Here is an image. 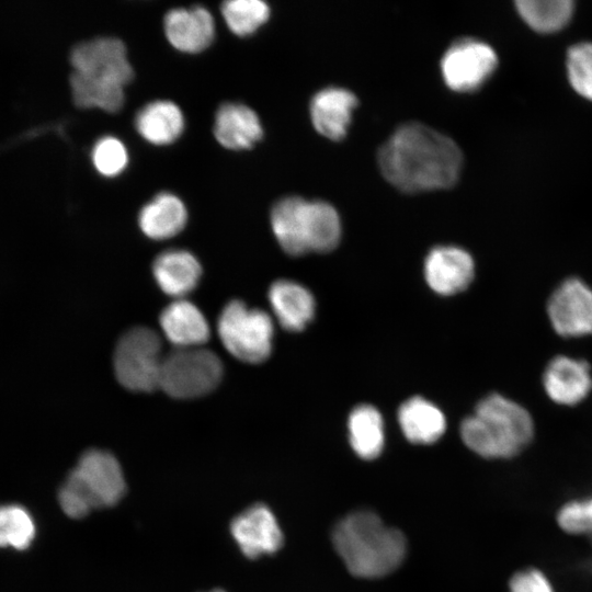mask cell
Instances as JSON below:
<instances>
[{
	"instance_id": "16",
	"label": "cell",
	"mask_w": 592,
	"mask_h": 592,
	"mask_svg": "<svg viewBox=\"0 0 592 592\" xmlns=\"http://www.w3.org/2000/svg\"><path fill=\"white\" fill-rule=\"evenodd\" d=\"M543 382L550 399L561 405L580 402L592 387L588 363L567 356H557L549 362Z\"/></svg>"
},
{
	"instance_id": "24",
	"label": "cell",
	"mask_w": 592,
	"mask_h": 592,
	"mask_svg": "<svg viewBox=\"0 0 592 592\" xmlns=\"http://www.w3.org/2000/svg\"><path fill=\"white\" fill-rule=\"evenodd\" d=\"M349 439L354 452L364 459L376 458L384 446L383 418L369 405L355 407L348 421Z\"/></svg>"
},
{
	"instance_id": "1",
	"label": "cell",
	"mask_w": 592,
	"mask_h": 592,
	"mask_svg": "<svg viewBox=\"0 0 592 592\" xmlns=\"http://www.w3.org/2000/svg\"><path fill=\"white\" fill-rule=\"evenodd\" d=\"M384 178L407 193L453 186L463 166L459 147L446 135L420 123L397 128L378 150Z\"/></svg>"
},
{
	"instance_id": "8",
	"label": "cell",
	"mask_w": 592,
	"mask_h": 592,
	"mask_svg": "<svg viewBox=\"0 0 592 592\" xmlns=\"http://www.w3.org/2000/svg\"><path fill=\"white\" fill-rule=\"evenodd\" d=\"M223 372L220 358L210 350L174 348L163 356L159 387L173 398H197L217 387Z\"/></svg>"
},
{
	"instance_id": "12",
	"label": "cell",
	"mask_w": 592,
	"mask_h": 592,
	"mask_svg": "<svg viewBox=\"0 0 592 592\" xmlns=\"http://www.w3.org/2000/svg\"><path fill=\"white\" fill-rule=\"evenodd\" d=\"M230 533L241 553L249 559L277 551L283 545V533L272 511L255 503L235 516Z\"/></svg>"
},
{
	"instance_id": "20",
	"label": "cell",
	"mask_w": 592,
	"mask_h": 592,
	"mask_svg": "<svg viewBox=\"0 0 592 592\" xmlns=\"http://www.w3.org/2000/svg\"><path fill=\"white\" fill-rule=\"evenodd\" d=\"M267 296L281 327L287 331H301L314 318V296L296 282L275 281L270 286Z\"/></svg>"
},
{
	"instance_id": "21",
	"label": "cell",
	"mask_w": 592,
	"mask_h": 592,
	"mask_svg": "<svg viewBox=\"0 0 592 592\" xmlns=\"http://www.w3.org/2000/svg\"><path fill=\"white\" fill-rule=\"evenodd\" d=\"M186 221L187 210L184 203L169 192L157 194L138 214L140 230L153 240L174 237L185 227Z\"/></svg>"
},
{
	"instance_id": "7",
	"label": "cell",
	"mask_w": 592,
	"mask_h": 592,
	"mask_svg": "<svg viewBox=\"0 0 592 592\" xmlns=\"http://www.w3.org/2000/svg\"><path fill=\"white\" fill-rule=\"evenodd\" d=\"M217 331L223 345L239 361L257 364L271 354L274 332L271 317L241 300H231L223 308Z\"/></svg>"
},
{
	"instance_id": "4",
	"label": "cell",
	"mask_w": 592,
	"mask_h": 592,
	"mask_svg": "<svg viewBox=\"0 0 592 592\" xmlns=\"http://www.w3.org/2000/svg\"><path fill=\"white\" fill-rule=\"evenodd\" d=\"M532 417L522 406L498 394L478 402L460 425L468 448L485 458H510L533 439Z\"/></svg>"
},
{
	"instance_id": "25",
	"label": "cell",
	"mask_w": 592,
	"mask_h": 592,
	"mask_svg": "<svg viewBox=\"0 0 592 592\" xmlns=\"http://www.w3.org/2000/svg\"><path fill=\"white\" fill-rule=\"evenodd\" d=\"M516 8L532 29L540 33H553L568 23L573 3L569 0H520Z\"/></svg>"
},
{
	"instance_id": "13",
	"label": "cell",
	"mask_w": 592,
	"mask_h": 592,
	"mask_svg": "<svg viewBox=\"0 0 592 592\" xmlns=\"http://www.w3.org/2000/svg\"><path fill=\"white\" fill-rule=\"evenodd\" d=\"M474 274V260L462 248L439 246L425 258V280L429 286L441 295H453L464 291L471 283Z\"/></svg>"
},
{
	"instance_id": "27",
	"label": "cell",
	"mask_w": 592,
	"mask_h": 592,
	"mask_svg": "<svg viewBox=\"0 0 592 592\" xmlns=\"http://www.w3.org/2000/svg\"><path fill=\"white\" fill-rule=\"evenodd\" d=\"M35 536L30 512L18 504L0 505V547L27 548Z\"/></svg>"
},
{
	"instance_id": "31",
	"label": "cell",
	"mask_w": 592,
	"mask_h": 592,
	"mask_svg": "<svg viewBox=\"0 0 592 592\" xmlns=\"http://www.w3.org/2000/svg\"><path fill=\"white\" fill-rule=\"evenodd\" d=\"M509 592H554V588L543 571L527 568L511 578Z\"/></svg>"
},
{
	"instance_id": "17",
	"label": "cell",
	"mask_w": 592,
	"mask_h": 592,
	"mask_svg": "<svg viewBox=\"0 0 592 592\" xmlns=\"http://www.w3.org/2000/svg\"><path fill=\"white\" fill-rule=\"evenodd\" d=\"M263 135L257 113L249 106L237 102L223 103L215 115L214 136L225 148L249 149Z\"/></svg>"
},
{
	"instance_id": "28",
	"label": "cell",
	"mask_w": 592,
	"mask_h": 592,
	"mask_svg": "<svg viewBox=\"0 0 592 592\" xmlns=\"http://www.w3.org/2000/svg\"><path fill=\"white\" fill-rule=\"evenodd\" d=\"M91 159L96 171L104 177L121 174L128 164L125 145L114 136H103L92 148Z\"/></svg>"
},
{
	"instance_id": "9",
	"label": "cell",
	"mask_w": 592,
	"mask_h": 592,
	"mask_svg": "<svg viewBox=\"0 0 592 592\" xmlns=\"http://www.w3.org/2000/svg\"><path fill=\"white\" fill-rule=\"evenodd\" d=\"M160 337L147 327H135L118 340L114 373L122 386L133 391H152L159 387L163 361Z\"/></svg>"
},
{
	"instance_id": "10",
	"label": "cell",
	"mask_w": 592,
	"mask_h": 592,
	"mask_svg": "<svg viewBox=\"0 0 592 592\" xmlns=\"http://www.w3.org/2000/svg\"><path fill=\"white\" fill-rule=\"evenodd\" d=\"M497 66V55L487 44L460 39L444 54L441 70L445 83L455 91L470 92L490 77Z\"/></svg>"
},
{
	"instance_id": "23",
	"label": "cell",
	"mask_w": 592,
	"mask_h": 592,
	"mask_svg": "<svg viewBox=\"0 0 592 592\" xmlns=\"http://www.w3.org/2000/svg\"><path fill=\"white\" fill-rule=\"evenodd\" d=\"M398 421L407 440L414 444L434 443L446 428L443 412L421 397L410 398L400 406Z\"/></svg>"
},
{
	"instance_id": "29",
	"label": "cell",
	"mask_w": 592,
	"mask_h": 592,
	"mask_svg": "<svg viewBox=\"0 0 592 592\" xmlns=\"http://www.w3.org/2000/svg\"><path fill=\"white\" fill-rule=\"evenodd\" d=\"M567 68L573 89L592 100V44L581 43L571 47L568 52Z\"/></svg>"
},
{
	"instance_id": "11",
	"label": "cell",
	"mask_w": 592,
	"mask_h": 592,
	"mask_svg": "<svg viewBox=\"0 0 592 592\" xmlns=\"http://www.w3.org/2000/svg\"><path fill=\"white\" fill-rule=\"evenodd\" d=\"M548 316L557 333L581 337L592 333V289L578 278L566 280L551 294Z\"/></svg>"
},
{
	"instance_id": "2",
	"label": "cell",
	"mask_w": 592,
	"mask_h": 592,
	"mask_svg": "<svg viewBox=\"0 0 592 592\" xmlns=\"http://www.w3.org/2000/svg\"><path fill=\"white\" fill-rule=\"evenodd\" d=\"M70 87L79 107L117 112L125 102L124 87L134 78L124 43L96 37L77 45L70 55Z\"/></svg>"
},
{
	"instance_id": "15",
	"label": "cell",
	"mask_w": 592,
	"mask_h": 592,
	"mask_svg": "<svg viewBox=\"0 0 592 592\" xmlns=\"http://www.w3.org/2000/svg\"><path fill=\"white\" fill-rule=\"evenodd\" d=\"M356 96L349 90L329 87L317 92L310 102V117L322 136L341 140L348 132Z\"/></svg>"
},
{
	"instance_id": "22",
	"label": "cell",
	"mask_w": 592,
	"mask_h": 592,
	"mask_svg": "<svg viewBox=\"0 0 592 592\" xmlns=\"http://www.w3.org/2000/svg\"><path fill=\"white\" fill-rule=\"evenodd\" d=\"M139 135L153 145H169L177 140L184 129L181 109L168 100L152 101L143 106L135 118Z\"/></svg>"
},
{
	"instance_id": "30",
	"label": "cell",
	"mask_w": 592,
	"mask_h": 592,
	"mask_svg": "<svg viewBox=\"0 0 592 592\" xmlns=\"http://www.w3.org/2000/svg\"><path fill=\"white\" fill-rule=\"evenodd\" d=\"M559 527L572 535H592V496L574 499L560 506L557 513Z\"/></svg>"
},
{
	"instance_id": "14",
	"label": "cell",
	"mask_w": 592,
	"mask_h": 592,
	"mask_svg": "<svg viewBox=\"0 0 592 592\" xmlns=\"http://www.w3.org/2000/svg\"><path fill=\"white\" fill-rule=\"evenodd\" d=\"M163 29L169 43L184 53H200L215 37L214 18L202 5L171 9L164 15Z\"/></svg>"
},
{
	"instance_id": "26",
	"label": "cell",
	"mask_w": 592,
	"mask_h": 592,
	"mask_svg": "<svg viewBox=\"0 0 592 592\" xmlns=\"http://www.w3.org/2000/svg\"><path fill=\"white\" fill-rule=\"evenodd\" d=\"M220 11L229 30L238 36L252 34L270 16L269 4L261 0H228Z\"/></svg>"
},
{
	"instance_id": "19",
	"label": "cell",
	"mask_w": 592,
	"mask_h": 592,
	"mask_svg": "<svg viewBox=\"0 0 592 592\" xmlns=\"http://www.w3.org/2000/svg\"><path fill=\"white\" fill-rule=\"evenodd\" d=\"M152 274L162 292L179 299L196 287L202 267L191 252L170 249L155 259Z\"/></svg>"
},
{
	"instance_id": "3",
	"label": "cell",
	"mask_w": 592,
	"mask_h": 592,
	"mask_svg": "<svg viewBox=\"0 0 592 592\" xmlns=\"http://www.w3.org/2000/svg\"><path fill=\"white\" fill-rule=\"evenodd\" d=\"M333 545L349 571L356 577L377 578L395 570L406 554V542L371 512L346 516L333 532Z\"/></svg>"
},
{
	"instance_id": "32",
	"label": "cell",
	"mask_w": 592,
	"mask_h": 592,
	"mask_svg": "<svg viewBox=\"0 0 592 592\" xmlns=\"http://www.w3.org/2000/svg\"><path fill=\"white\" fill-rule=\"evenodd\" d=\"M212 592H225V591L217 589V590H213Z\"/></svg>"
},
{
	"instance_id": "18",
	"label": "cell",
	"mask_w": 592,
	"mask_h": 592,
	"mask_svg": "<svg viewBox=\"0 0 592 592\" xmlns=\"http://www.w3.org/2000/svg\"><path fill=\"white\" fill-rule=\"evenodd\" d=\"M159 321L164 337L174 348L201 346L210 334L203 312L184 298L170 303L162 310Z\"/></svg>"
},
{
	"instance_id": "5",
	"label": "cell",
	"mask_w": 592,
	"mask_h": 592,
	"mask_svg": "<svg viewBox=\"0 0 592 592\" xmlns=\"http://www.w3.org/2000/svg\"><path fill=\"white\" fill-rule=\"evenodd\" d=\"M270 220L278 244L294 257L331 251L341 238L339 214L323 201L283 197L273 205Z\"/></svg>"
},
{
	"instance_id": "6",
	"label": "cell",
	"mask_w": 592,
	"mask_h": 592,
	"mask_svg": "<svg viewBox=\"0 0 592 592\" xmlns=\"http://www.w3.org/2000/svg\"><path fill=\"white\" fill-rule=\"evenodd\" d=\"M126 492V481L118 460L109 452L89 449L79 458L59 489L62 511L81 519L92 510L115 505Z\"/></svg>"
}]
</instances>
